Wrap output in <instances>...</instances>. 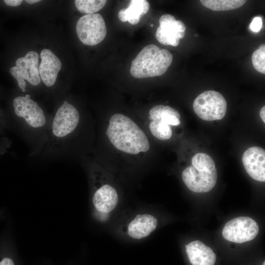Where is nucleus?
<instances>
[{
  "label": "nucleus",
  "instance_id": "f257e3e1",
  "mask_svg": "<svg viewBox=\"0 0 265 265\" xmlns=\"http://www.w3.org/2000/svg\"><path fill=\"white\" fill-rule=\"evenodd\" d=\"M11 105L12 110L5 113L9 129L22 132L33 154H38L47 142L51 120L47 119L43 109L29 94L14 97Z\"/></svg>",
  "mask_w": 265,
  "mask_h": 265
},
{
  "label": "nucleus",
  "instance_id": "f03ea898",
  "mask_svg": "<svg viewBox=\"0 0 265 265\" xmlns=\"http://www.w3.org/2000/svg\"><path fill=\"white\" fill-rule=\"evenodd\" d=\"M106 135L118 151L129 156H141L150 148L145 132L129 116L115 113L109 119Z\"/></svg>",
  "mask_w": 265,
  "mask_h": 265
},
{
  "label": "nucleus",
  "instance_id": "7ed1b4c3",
  "mask_svg": "<svg viewBox=\"0 0 265 265\" xmlns=\"http://www.w3.org/2000/svg\"><path fill=\"white\" fill-rule=\"evenodd\" d=\"M80 112L64 101L57 108L49 128L48 140L43 149L50 156H62L80 125Z\"/></svg>",
  "mask_w": 265,
  "mask_h": 265
},
{
  "label": "nucleus",
  "instance_id": "20e7f679",
  "mask_svg": "<svg viewBox=\"0 0 265 265\" xmlns=\"http://www.w3.org/2000/svg\"><path fill=\"white\" fill-rule=\"evenodd\" d=\"M217 176L214 160L204 153H198L192 157L191 165L183 171L182 175L187 187L198 193L211 190L216 184Z\"/></svg>",
  "mask_w": 265,
  "mask_h": 265
},
{
  "label": "nucleus",
  "instance_id": "39448f33",
  "mask_svg": "<svg viewBox=\"0 0 265 265\" xmlns=\"http://www.w3.org/2000/svg\"><path fill=\"white\" fill-rule=\"evenodd\" d=\"M172 53L157 45L145 46L132 60L130 73L134 78L143 79L161 76L172 63Z\"/></svg>",
  "mask_w": 265,
  "mask_h": 265
},
{
  "label": "nucleus",
  "instance_id": "423d86ee",
  "mask_svg": "<svg viewBox=\"0 0 265 265\" xmlns=\"http://www.w3.org/2000/svg\"><path fill=\"white\" fill-rule=\"evenodd\" d=\"M193 108L201 119L206 121L220 120L227 111V102L223 95L214 90L202 92L195 99Z\"/></svg>",
  "mask_w": 265,
  "mask_h": 265
},
{
  "label": "nucleus",
  "instance_id": "0eeeda50",
  "mask_svg": "<svg viewBox=\"0 0 265 265\" xmlns=\"http://www.w3.org/2000/svg\"><path fill=\"white\" fill-rule=\"evenodd\" d=\"M38 63V54L36 52L29 51L25 56L18 58L15 61V65L9 69L10 74L16 80L19 87L23 92L26 91L25 80L33 86L40 84Z\"/></svg>",
  "mask_w": 265,
  "mask_h": 265
},
{
  "label": "nucleus",
  "instance_id": "6e6552de",
  "mask_svg": "<svg viewBox=\"0 0 265 265\" xmlns=\"http://www.w3.org/2000/svg\"><path fill=\"white\" fill-rule=\"evenodd\" d=\"M76 31L83 44L94 46L105 39L106 28L104 19L100 14H86L78 21Z\"/></svg>",
  "mask_w": 265,
  "mask_h": 265
},
{
  "label": "nucleus",
  "instance_id": "1a4fd4ad",
  "mask_svg": "<svg viewBox=\"0 0 265 265\" xmlns=\"http://www.w3.org/2000/svg\"><path fill=\"white\" fill-rule=\"evenodd\" d=\"M259 231V226L254 219L248 216H239L227 222L222 233L227 240L241 243L253 240Z\"/></svg>",
  "mask_w": 265,
  "mask_h": 265
},
{
  "label": "nucleus",
  "instance_id": "9d476101",
  "mask_svg": "<svg viewBox=\"0 0 265 265\" xmlns=\"http://www.w3.org/2000/svg\"><path fill=\"white\" fill-rule=\"evenodd\" d=\"M159 26L156 32L158 41L164 45L177 46L180 39L185 35L186 26L170 14H164L159 21Z\"/></svg>",
  "mask_w": 265,
  "mask_h": 265
},
{
  "label": "nucleus",
  "instance_id": "9b49d317",
  "mask_svg": "<svg viewBox=\"0 0 265 265\" xmlns=\"http://www.w3.org/2000/svg\"><path fill=\"white\" fill-rule=\"evenodd\" d=\"M242 161L247 174L254 180L265 181V151L253 146L247 149L242 157Z\"/></svg>",
  "mask_w": 265,
  "mask_h": 265
},
{
  "label": "nucleus",
  "instance_id": "f8f14e48",
  "mask_svg": "<svg viewBox=\"0 0 265 265\" xmlns=\"http://www.w3.org/2000/svg\"><path fill=\"white\" fill-rule=\"evenodd\" d=\"M41 61L38 67L40 78L47 87L53 86L61 69L60 59L50 50L43 49L40 53Z\"/></svg>",
  "mask_w": 265,
  "mask_h": 265
},
{
  "label": "nucleus",
  "instance_id": "ddd939ff",
  "mask_svg": "<svg viewBox=\"0 0 265 265\" xmlns=\"http://www.w3.org/2000/svg\"><path fill=\"white\" fill-rule=\"evenodd\" d=\"M92 201L98 212L108 213L117 206L119 201L118 194L113 186L108 184H104L94 191Z\"/></svg>",
  "mask_w": 265,
  "mask_h": 265
},
{
  "label": "nucleus",
  "instance_id": "4468645a",
  "mask_svg": "<svg viewBox=\"0 0 265 265\" xmlns=\"http://www.w3.org/2000/svg\"><path fill=\"white\" fill-rule=\"evenodd\" d=\"M157 226V219L153 215L147 213L138 214L128 224L127 232L130 238L140 239L148 236Z\"/></svg>",
  "mask_w": 265,
  "mask_h": 265
},
{
  "label": "nucleus",
  "instance_id": "2eb2a0df",
  "mask_svg": "<svg viewBox=\"0 0 265 265\" xmlns=\"http://www.w3.org/2000/svg\"><path fill=\"white\" fill-rule=\"evenodd\" d=\"M186 253L192 265H214L216 256L212 250L200 240L185 245Z\"/></svg>",
  "mask_w": 265,
  "mask_h": 265
},
{
  "label": "nucleus",
  "instance_id": "dca6fc26",
  "mask_svg": "<svg viewBox=\"0 0 265 265\" xmlns=\"http://www.w3.org/2000/svg\"><path fill=\"white\" fill-rule=\"evenodd\" d=\"M149 7L150 4L146 0H132L127 8L119 11L118 17L122 22L128 21L131 25H136L141 17L148 12Z\"/></svg>",
  "mask_w": 265,
  "mask_h": 265
},
{
  "label": "nucleus",
  "instance_id": "f3484780",
  "mask_svg": "<svg viewBox=\"0 0 265 265\" xmlns=\"http://www.w3.org/2000/svg\"><path fill=\"white\" fill-rule=\"evenodd\" d=\"M179 112L168 106L158 105L152 107L149 112V120H158L168 126H177L180 124Z\"/></svg>",
  "mask_w": 265,
  "mask_h": 265
},
{
  "label": "nucleus",
  "instance_id": "a211bd4d",
  "mask_svg": "<svg viewBox=\"0 0 265 265\" xmlns=\"http://www.w3.org/2000/svg\"><path fill=\"white\" fill-rule=\"evenodd\" d=\"M201 3L213 11H225L237 9L242 6L246 0H201Z\"/></svg>",
  "mask_w": 265,
  "mask_h": 265
},
{
  "label": "nucleus",
  "instance_id": "6ab92c4d",
  "mask_svg": "<svg viewBox=\"0 0 265 265\" xmlns=\"http://www.w3.org/2000/svg\"><path fill=\"white\" fill-rule=\"evenodd\" d=\"M149 129L152 135L161 140L169 139L172 135L170 126L163 124L158 120H149Z\"/></svg>",
  "mask_w": 265,
  "mask_h": 265
},
{
  "label": "nucleus",
  "instance_id": "aec40b11",
  "mask_svg": "<svg viewBox=\"0 0 265 265\" xmlns=\"http://www.w3.org/2000/svg\"><path fill=\"white\" fill-rule=\"evenodd\" d=\"M106 2L105 0H76L75 4L80 12L91 14L101 10Z\"/></svg>",
  "mask_w": 265,
  "mask_h": 265
},
{
  "label": "nucleus",
  "instance_id": "412c9836",
  "mask_svg": "<svg viewBox=\"0 0 265 265\" xmlns=\"http://www.w3.org/2000/svg\"><path fill=\"white\" fill-rule=\"evenodd\" d=\"M9 129L5 113L0 108V157L5 154L10 147L11 142L6 134Z\"/></svg>",
  "mask_w": 265,
  "mask_h": 265
},
{
  "label": "nucleus",
  "instance_id": "4be33fe9",
  "mask_svg": "<svg viewBox=\"0 0 265 265\" xmlns=\"http://www.w3.org/2000/svg\"><path fill=\"white\" fill-rule=\"evenodd\" d=\"M252 62L254 68L260 73L265 74V45H261L252 55Z\"/></svg>",
  "mask_w": 265,
  "mask_h": 265
},
{
  "label": "nucleus",
  "instance_id": "5701e85b",
  "mask_svg": "<svg viewBox=\"0 0 265 265\" xmlns=\"http://www.w3.org/2000/svg\"><path fill=\"white\" fill-rule=\"evenodd\" d=\"M263 22L261 18L259 17H255L250 26V29L255 32H259L262 27Z\"/></svg>",
  "mask_w": 265,
  "mask_h": 265
},
{
  "label": "nucleus",
  "instance_id": "b1692460",
  "mask_svg": "<svg viewBox=\"0 0 265 265\" xmlns=\"http://www.w3.org/2000/svg\"><path fill=\"white\" fill-rule=\"evenodd\" d=\"M4 3L8 6L16 7L20 5L23 2L22 0H4Z\"/></svg>",
  "mask_w": 265,
  "mask_h": 265
},
{
  "label": "nucleus",
  "instance_id": "393cba45",
  "mask_svg": "<svg viewBox=\"0 0 265 265\" xmlns=\"http://www.w3.org/2000/svg\"><path fill=\"white\" fill-rule=\"evenodd\" d=\"M0 265H15L13 260L8 257L3 258L0 261Z\"/></svg>",
  "mask_w": 265,
  "mask_h": 265
},
{
  "label": "nucleus",
  "instance_id": "a878e982",
  "mask_svg": "<svg viewBox=\"0 0 265 265\" xmlns=\"http://www.w3.org/2000/svg\"><path fill=\"white\" fill-rule=\"evenodd\" d=\"M260 116L263 121L265 123V106H264L260 111Z\"/></svg>",
  "mask_w": 265,
  "mask_h": 265
},
{
  "label": "nucleus",
  "instance_id": "bb28decb",
  "mask_svg": "<svg viewBox=\"0 0 265 265\" xmlns=\"http://www.w3.org/2000/svg\"><path fill=\"white\" fill-rule=\"evenodd\" d=\"M26 2L29 4H33L40 1V0H26Z\"/></svg>",
  "mask_w": 265,
  "mask_h": 265
},
{
  "label": "nucleus",
  "instance_id": "cd10ccee",
  "mask_svg": "<svg viewBox=\"0 0 265 265\" xmlns=\"http://www.w3.org/2000/svg\"><path fill=\"white\" fill-rule=\"evenodd\" d=\"M154 26V25L153 24H151V26L153 27Z\"/></svg>",
  "mask_w": 265,
  "mask_h": 265
},
{
  "label": "nucleus",
  "instance_id": "c85d7f7f",
  "mask_svg": "<svg viewBox=\"0 0 265 265\" xmlns=\"http://www.w3.org/2000/svg\"><path fill=\"white\" fill-rule=\"evenodd\" d=\"M263 265H265V262H264Z\"/></svg>",
  "mask_w": 265,
  "mask_h": 265
}]
</instances>
